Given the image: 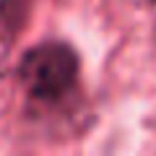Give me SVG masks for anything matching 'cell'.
Masks as SVG:
<instances>
[{"label": "cell", "instance_id": "6da1fadb", "mask_svg": "<svg viewBox=\"0 0 156 156\" xmlns=\"http://www.w3.org/2000/svg\"><path fill=\"white\" fill-rule=\"evenodd\" d=\"M13 81L23 96V115L34 122H73L86 112L83 60L68 39L50 37L26 47Z\"/></svg>", "mask_w": 156, "mask_h": 156}, {"label": "cell", "instance_id": "7a4b0ae2", "mask_svg": "<svg viewBox=\"0 0 156 156\" xmlns=\"http://www.w3.org/2000/svg\"><path fill=\"white\" fill-rule=\"evenodd\" d=\"M37 0H0V50L8 52L26 34Z\"/></svg>", "mask_w": 156, "mask_h": 156}, {"label": "cell", "instance_id": "3957f363", "mask_svg": "<svg viewBox=\"0 0 156 156\" xmlns=\"http://www.w3.org/2000/svg\"><path fill=\"white\" fill-rule=\"evenodd\" d=\"M143 3L146 5H156V0H143Z\"/></svg>", "mask_w": 156, "mask_h": 156}]
</instances>
